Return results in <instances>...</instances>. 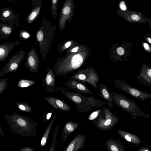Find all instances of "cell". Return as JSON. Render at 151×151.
Masks as SVG:
<instances>
[{
  "label": "cell",
  "instance_id": "6da1fadb",
  "mask_svg": "<svg viewBox=\"0 0 151 151\" xmlns=\"http://www.w3.org/2000/svg\"><path fill=\"white\" fill-rule=\"evenodd\" d=\"M4 118L13 134L23 137L36 135L38 123L30 118L16 112L6 114Z\"/></svg>",
  "mask_w": 151,
  "mask_h": 151
},
{
  "label": "cell",
  "instance_id": "7a4b0ae2",
  "mask_svg": "<svg viewBox=\"0 0 151 151\" xmlns=\"http://www.w3.org/2000/svg\"><path fill=\"white\" fill-rule=\"evenodd\" d=\"M55 88L70 100L75 105L77 110L81 113L91 111L92 107L99 108L106 104L99 99L86 97L78 93L70 92L61 87H56Z\"/></svg>",
  "mask_w": 151,
  "mask_h": 151
},
{
  "label": "cell",
  "instance_id": "3957f363",
  "mask_svg": "<svg viewBox=\"0 0 151 151\" xmlns=\"http://www.w3.org/2000/svg\"><path fill=\"white\" fill-rule=\"evenodd\" d=\"M113 103L131 115L132 119H137L138 117L149 118L150 115L143 111L137 104L123 95L114 92H110Z\"/></svg>",
  "mask_w": 151,
  "mask_h": 151
},
{
  "label": "cell",
  "instance_id": "277c9868",
  "mask_svg": "<svg viewBox=\"0 0 151 151\" xmlns=\"http://www.w3.org/2000/svg\"><path fill=\"white\" fill-rule=\"evenodd\" d=\"M83 62V59L80 54H76L70 58H66L57 62L54 71L57 76H63L79 69Z\"/></svg>",
  "mask_w": 151,
  "mask_h": 151
},
{
  "label": "cell",
  "instance_id": "5b68a950",
  "mask_svg": "<svg viewBox=\"0 0 151 151\" xmlns=\"http://www.w3.org/2000/svg\"><path fill=\"white\" fill-rule=\"evenodd\" d=\"M118 118L113 113L109 108H103L98 117L92 122L96 127L103 131H107L112 128L117 124Z\"/></svg>",
  "mask_w": 151,
  "mask_h": 151
},
{
  "label": "cell",
  "instance_id": "8992f818",
  "mask_svg": "<svg viewBox=\"0 0 151 151\" xmlns=\"http://www.w3.org/2000/svg\"><path fill=\"white\" fill-rule=\"evenodd\" d=\"M110 83L116 89L124 92L141 101L151 98V94L133 87L126 81L114 80Z\"/></svg>",
  "mask_w": 151,
  "mask_h": 151
},
{
  "label": "cell",
  "instance_id": "52a82bcc",
  "mask_svg": "<svg viewBox=\"0 0 151 151\" xmlns=\"http://www.w3.org/2000/svg\"><path fill=\"white\" fill-rule=\"evenodd\" d=\"M68 79L76 80L82 83L91 85L95 89L97 87V83L100 81L98 74L92 67L80 70Z\"/></svg>",
  "mask_w": 151,
  "mask_h": 151
},
{
  "label": "cell",
  "instance_id": "ba28073f",
  "mask_svg": "<svg viewBox=\"0 0 151 151\" xmlns=\"http://www.w3.org/2000/svg\"><path fill=\"white\" fill-rule=\"evenodd\" d=\"M24 51H21L12 56L0 72V77L6 74L16 72L24 59Z\"/></svg>",
  "mask_w": 151,
  "mask_h": 151
},
{
  "label": "cell",
  "instance_id": "9c48e42d",
  "mask_svg": "<svg viewBox=\"0 0 151 151\" xmlns=\"http://www.w3.org/2000/svg\"><path fill=\"white\" fill-rule=\"evenodd\" d=\"M46 72V75L43 79L42 86L45 88V93H54L56 85L55 74L53 70L49 67L47 68Z\"/></svg>",
  "mask_w": 151,
  "mask_h": 151
},
{
  "label": "cell",
  "instance_id": "30bf717a",
  "mask_svg": "<svg viewBox=\"0 0 151 151\" xmlns=\"http://www.w3.org/2000/svg\"><path fill=\"white\" fill-rule=\"evenodd\" d=\"M86 136L79 134L72 139L64 151H78L84 147Z\"/></svg>",
  "mask_w": 151,
  "mask_h": 151
},
{
  "label": "cell",
  "instance_id": "8fae6325",
  "mask_svg": "<svg viewBox=\"0 0 151 151\" xmlns=\"http://www.w3.org/2000/svg\"><path fill=\"white\" fill-rule=\"evenodd\" d=\"M65 85L68 88L74 90L80 93L93 94L91 91L83 83L77 81L72 80H67L64 82Z\"/></svg>",
  "mask_w": 151,
  "mask_h": 151
},
{
  "label": "cell",
  "instance_id": "7c38bea8",
  "mask_svg": "<svg viewBox=\"0 0 151 151\" xmlns=\"http://www.w3.org/2000/svg\"><path fill=\"white\" fill-rule=\"evenodd\" d=\"M45 101L55 109L66 111H69L71 106L63 100L53 96H45Z\"/></svg>",
  "mask_w": 151,
  "mask_h": 151
},
{
  "label": "cell",
  "instance_id": "4fadbf2b",
  "mask_svg": "<svg viewBox=\"0 0 151 151\" xmlns=\"http://www.w3.org/2000/svg\"><path fill=\"white\" fill-rule=\"evenodd\" d=\"M25 65L31 72L34 73L38 72L39 68V62L37 58L35 55L32 50L30 51L28 53Z\"/></svg>",
  "mask_w": 151,
  "mask_h": 151
},
{
  "label": "cell",
  "instance_id": "5bb4252c",
  "mask_svg": "<svg viewBox=\"0 0 151 151\" xmlns=\"http://www.w3.org/2000/svg\"><path fill=\"white\" fill-rule=\"evenodd\" d=\"M136 78L137 80L143 84L151 87V68L143 65L141 68L140 73Z\"/></svg>",
  "mask_w": 151,
  "mask_h": 151
},
{
  "label": "cell",
  "instance_id": "9a60e30c",
  "mask_svg": "<svg viewBox=\"0 0 151 151\" xmlns=\"http://www.w3.org/2000/svg\"><path fill=\"white\" fill-rule=\"evenodd\" d=\"M105 145L108 151H125L124 145L119 139L110 138L105 140Z\"/></svg>",
  "mask_w": 151,
  "mask_h": 151
},
{
  "label": "cell",
  "instance_id": "2e32d148",
  "mask_svg": "<svg viewBox=\"0 0 151 151\" xmlns=\"http://www.w3.org/2000/svg\"><path fill=\"white\" fill-rule=\"evenodd\" d=\"M80 124L70 120L65 124L62 134L63 142H65L69 136L79 126Z\"/></svg>",
  "mask_w": 151,
  "mask_h": 151
},
{
  "label": "cell",
  "instance_id": "e0dca14e",
  "mask_svg": "<svg viewBox=\"0 0 151 151\" xmlns=\"http://www.w3.org/2000/svg\"><path fill=\"white\" fill-rule=\"evenodd\" d=\"M98 94L105 101V103L110 107H113V101L111 93L107 86L103 82L101 83L99 86V93Z\"/></svg>",
  "mask_w": 151,
  "mask_h": 151
},
{
  "label": "cell",
  "instance_id": "ac0fdd59",
  "mask_svg": "<svg viewBox=\"0 0 151 151\" xmlns=\"http://www.w3.org/2000/svg\"><path fill=\"white\" fill-rule=\"evenodd\" d=\"M117 133L124 139L136 145L141 143L140 139L135 134L123 130H118Z\"/></svg>",
  "mask_w": 151,
  "mask_h": 151
},
{
  "label": "cell",
  "instance_id": "d6986e66",
  "mask_svg": "<svg viewBox=\"0 0 151 151\" xmlns=\"http://www.w3.org/2000/svg\"><path fill=\"white\" fill-rule=\"evenodd\" d=\"M19 43L17 41L13 43L0 44V61L4 60L7 57L10 51Z\"/></svg>",
  "mask_w": 151,
  "mask_h": 151
},
{
  "label": "cell",
  "instance_id": "ffe728a7",
  "mask_svg": "<svg viewBox=\"0 0 151 151\" xmlns=\"http://www.w3.org/2000/svg\"><path fill=\"white\" fill-rule=\"evenodd\" d=\"M58 114V113L57 112L54 114L52 119L48 125L44 133L41 138L40 145L41 149L45 147L46 146L49 134Z\"/></svg>",
  "mask_w": 151,
  "mask_h": 151
},
{
  "label": "cell",
  "instance_id": "44dd1931",
  "mask_svg": "<svg viewBox=\"0 0 151 151\" xmlns=\"http://www.w3.org/2000/svg\"><path fill=\"white\" fill-rule=\"evenodd\" d=\"M16 104L17 108L21 111L27 113H31L33 111V109L29 104L24 101L22 102L17 101Z\"/></svg>",
  "mask_w": 151,
  "mask_h": 151
},
{
  "label": "cell",
  "instance_id": "7402d4cb",
  "mask_svg": "<svg viewBox=\"0 0 151 151\" xmlns=\"http://www.w3.org/2000/svg\"><path fill=\"white\" fill-rule=\"evenodd\" d=\"M35 81L31 80L22 79L17 83V86L19 88H26L34 85Z\"/></svg>",
  "mask_w": 151,
  "mask_h": 151
},
{
  "label": "cell",
  "instance_id": "603a6c76",
  "mask_svg": "<svg viewBox=\"0 0 151 151\" xmlns=\"http://www.w3.org/2000/svg\"><path fill=\"white\" fill-rule=\"evenodd\" d=\"M59 127V125H56L54 132L53 138L52 143L49 147L48 151H55L56 142V139Z\"/></svg>",
  "mask_w": 151,
  "mask_h": 151
},
{
  "label": "cell",
  "instance_id": "cb8c5ba5",
  "mask_svg": "<svg viewBox=\"0 0 151 151\" xmlns=\"http://www.w3.org/2000/svg\"><path fill=\"white\" fill-rule=\"evenodd\" d=\"M8 79L4 78L0 79V94L6 89L7 87Z\"/></svg>",
  "mask_w": 151,
  "mask_h": 151
},
{
  "label": "cell",
  "instance_id": "d4e9b609",
  "mask_svg": "<svg viewBox=\"0 0 151 151\" xmlns=\"http://www.w3.org/2000/svg\"><path fill=\"white\" fill-rule=\"evenodd\" d=\"M55 112L54 110H51L50 111H46L43 115V122H47L50 119L53 113Z\"/></svg>",
  "mask_w": 151,
  "mask_h": 151
},
{
  "label": "cell",
  "instance_id": "484cf974",
  "mask_svg": "<svg viewBox=\"0 0 151 151\" xmlns=\"http://www.w3.org/2000/svg\"><path fill=\"white\" fill-rule=\"evenodd\" d=\"M101 111V109H98L91 113L88 117L89 120H93L96 119L99 116Z\"/></svg>",
  "mask_w": 151,
  "mask_h": 151
},
{
  "label": "cell",
  "instance_id": "4316f807",
  "mask_svg": "<svg viewBox=\"0 0 151 151\" xmlns=\"http://www.w3.org/2000/svg\"><path fill=\"white\" fill-rule=\"evenodd\" d=\"M37 14V12L36 11H33L29 16L28 18V21L31 22L33 21L36 17Z\"/></svg>",
  "mask_w": 151,
  "mask_h": 151
},
{
  "label": "cell",
  "instance_id": "83f0119b",
  "mask_svg": "<svg viewBox=\"0 0 151 151\" xmlns=\"http://www.w3.org/2000/svg\"><path fill=\"white\" fill-rule=\"evenodd\" d=\"M2 29L4 32L7 34H10L11 32V28L8 27H3Z\"/></svg>",
  "mask_w": 151,
  "mask_h": 151
},
{
  "label": "cell",
  "instance_id": "f1b7e54d",
  "mask_svg": "<svg viewBox=\"0 0 151 151\" xmlns=\"http://www.w3.org/2000/svg\"><path fill=\"white\" fill-rule=\"evenodd\" d=\"M37 38L38 40L39 41H42L43 39V33L41 31L38 32L37 35Z\"/></svg>",
  "mask_w": 151,
  "mask_h": 151
},
{
  "label": "cell",
  "instance_id": "f546056e",
  "mask_svg": "<svg viewBox=\"0 0 151 151\" xmlns=\"http://www.w3.org/2000/svg\"><path fill=\"white\" fill-rule=\"evenodd\" d=\"M70 12V8L68 6L64 7L62 11L64 15H67L69 14Z\"/></svg>",
  "mask_w": 151,
  "mask_h": 151
},
{
  "label": "cell",
  "instance_id": "4dcf8cb0",
  "mask_svg": "<svg viewBox=\"0 0 151 151\" xmlns=\"http://www.w3.org/2000/svg\"><path fill=\"white\" fill-rule=\"evenodd\" d=\"M20 151H34V150L32 147H27L21 148L20 149Z\"/></svg>",
  "mask_w": 151,
  "mask_h": 151
},
{
  "label": "cell",
  "instance_id": "1f68e13d",
  "mask_svg": "<svg viewBox=\"0 0 151 151\" xmlns=\"http://www.w3.org/2000/svg\"><path fill=\"white\" fill-rule=\"evenodd\" d=\"M117 53L119 55H122L124 53V49L122 47H119L117 50Z\"/></svg>",
  "mask_w": 151,
  "mask_h": 151
},
{
  "label": "cell",
  "instance_id": "d6a6232c",
  "mask_svg": "<svg viewBox=\"0 0 151 151\" xmlns=\"http://www.w3.org/2000/svg\"><path fill=\"white\" fill-rule=\"evenodd\" d=\"M10 14V12L8 10H6L3 13V15L5 17H7L9 16Z\"/></svg>",
  "mask_w": 151,
  "mask_h": 151
},
{
  "label": "cell",
  "instance_id": "836d02e7",
  "mask_svg": "<svg viewBox=\"0 0 151 151\" xmlns=\"http://www.w3.org/2000/svg\"><path fill=\"white\" fill-rule=\"evenodd\" d=\"M131 18L132 20L135 21H138L140 19L139 16L137 14H133L132 15Z\"/></svg>",
  "mask_w": 151,
  "mask_h": 151
},
{
  "label": "cell",
  "instance_id": "e575fe53",
  "mask_svg": "<svg viewBox=\"0 0 151 151\" xmlns=\"http://www.w3.org/2000/svg\"><path fill=\"white\" fill-rule=\"evenodd\" d=\"M138 151H151L150 149L146 147H142L139 149Z\"/></svg>",
  "mask_w": 151,
  "mask_h": 151
},
{
  "label": "cell",
  "instance_id": "d590c367",
  "mask_svg": "<svg viewBox=\"0 0 151 151\" xmlns=\"http://www.w3.org/2000/svg\"><path fill=\"white\" fill-rule=\"evenodd\" d=\"M121 8L123 10H124L126 9V7L124 2H121L120 5Z\"/></svg>",
  "mask_w": 151,
  "mask_h": 151
},
{
  "label": "cell",
  "instance_id": "8d00e7d4",
  "mask_svg": "<svg viewBox=\"0 0 151 151\" xmlns=\"http://www.w3.org/2000/svg\"><path fill=\"white\" fill-rule=\"evenodd\" d=\"M22 36L24 38H27L29 37V35L26 32H23L22 33Z\"/></svg>",
  "mask_w": 151,
  "mask_h": 151
},
{
  "label": "cell",
  "instance_id": "74e56055",
  "mask_svg": "<svg viewBox=\"0 0 151 151\" xmlns=\"http://www.w3.org/2000/svg\"><path fill=\"white\" fill-rule=\"evenodd\" d=\"M71 42H68L65 44V47L66 48L69 47L71 45Z\"/></svg>",
  "mask_w": 151,
  "mask_h": 151
},
{
  "label": "cell",
  "instance_id": "f35d334b",
  "mask_svg": "<svg viewBox=\"0 0 151 151\" xmlns=\"http://www.w3.org/2000/svg\"><path fill=\"white\" fill-rule=\"evenodd\" d=\"M78 49V47H76L75 48H73L72 50H71V52H76Z\"/></svg>",
  "mask_w": 151,
  "mask_h": 151
},
{
  "label": "cell",
  "instance_id": "ab89813d",
  "mask_svg": "<svg viewBox=\"0 0 151 151\" xmlns=\"http://www.w3.org/2000/svg\"><path fill=\"white\" fill-rule=\"evenodd\" d=\"M0 135L4 136V134L3 132L2 128L0 125Z\"/></svg>",
  "mask_w": 151,
  "mask_h": 151
},
{
  "label": "cell",
  "instance_id": "60d3db41",
  "mask_svg": "<svg viewBox=\"0 0 151 151\" xmlns=\"http://www.w3.org/2000/svg\"><path fill=\"white\" fill-rule=\"evenodd\" d=\"M144 46L145 48L147 50H148L149 48V46L148 44L147 43H145L144 44Z\"/></svg>",
  "mask_w": 151,
  "mask_h": 151
},
{
  "label": "cell",
  "instance_id": "b9f144b4",
  "mask_svg": "<svg viewBox=\"0 0 151 151\" xmlns=\"http://www.w3.org/2000/svg\"><path fill=\"white\" fill-rule=\"evenodd\" d=\"M57 1V0H52V2L53 3H54V4Z\"/></svg>",
  "mask_w": 151,
  "mask_h": 151
},
{
  "label": "cell",
  "instance_id": "7bdbcfd3",
  "mask_svg": "<svg viewBox=\"0 0 151 151\" xmlns=\"http://www.w3.org/2000/svg\"><path fill=\"white\" fill-rule=\"evenodd\" d=\"M148 41L150 43H151V39L150 38H148Z\"/></svg>",
  "mask_w": 151,
  "mask_h": 151
}]
</instances>
